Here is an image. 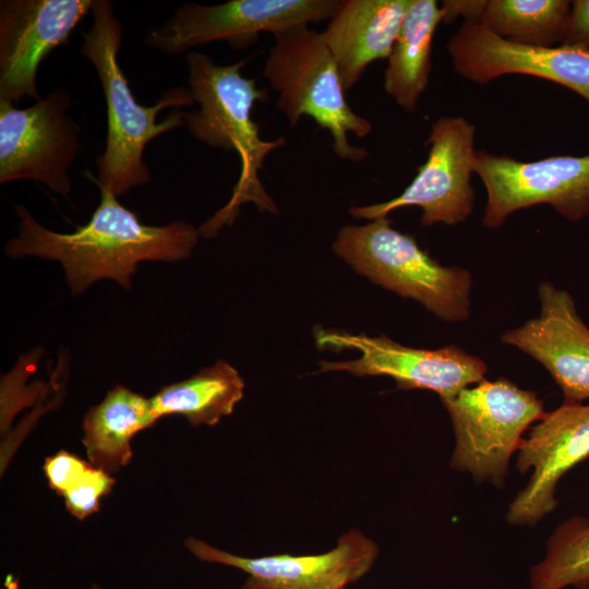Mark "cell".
I'll return each instance as SVG.
<instances>
[{
  "instance_id": "30bf717a",
  "label": "cell",
  "mask_w": 589,
  "mask_h": 589,
  "mask_svg": "<svg viewBox=\"0 0 589 589\" xmlns=\"http://www.w3.org/2000/svg\"><path fill=\"white\" fill-rule=\"evenodd\" d=\"M473 172L486 190L482 223L488 228H497L513 213L538 204H549L570 221L589 215V154L520 161L477 151Z\"/></svg>"
},
{
  "instance_id": "6da1fadb",
  "label": "cell",
  "mask_w": 589,
  "mask_h": 589,
  "mask_svg": "<svg viewBox=\"0 0 589 589\" xmlns=\"http://www.w3.org/2000/svg\"><path fill=\"white\" fill-rule=\"evenodd\" d=\"M98 187L100 203L89 221L70 233L46 229L17 205L19 235L7 243V255L60 262L73 294L104 278L129 289L140 262H176L191 255L200 235L194 226L182 220L145 225L111 191Z\"/></svg>"
},
{
  "instance_id": "ba28073f",
  "label": "cell",
  "mask_w": 589,
  "mask_h": 589,
  "mask_svg": "<svg viewBox=\"0 0 589 589\" xmlns=\"http://www.w3.org/2000/svg\"><path fill=\"white\" fill-rule=\"evenodd\" d=\"M320 349H356L360 357L349 361H321V372L345 371L356 376H389L400 389H428L441 400L485 380L486 363L449 345L438 349H416L381 335L370 337L338 329H314Z\"/></svg>"
},
{
  "instance_id": "9c48e42d",
  "label": "cell",
  "mask_w": 589,
  "mask_h": 589,
  "mask_svg": "<svg viewBox=\"0 0 589 589\" xmlns=\"http://www.w3.org/2000/svg\"><path fill=\"white\" fill-rule=\"evenodd\" d=\"M474 135V124L464 117L438 118L425 142L430 147L428 158L404 192L384 203L352 206L349 213L356 218L373 220L401 207L418 206L422 209L423 227L464 223L474 203L471 185L477 153Z\"/></svg>"
},
{
  "instance_id": "2e32d148",
  "label": "cell",
  "mask_w": 589,
  "mask_h": 589,
  "mask_svg": "<svg viewBox=\"0 0 589 589\" xmlns=\"http://www.w3.org/2000/svg\"><path fill=\"white\" fill-rule=\"evenodd\" d=\"M540 315L508 329L501 340L540 362L560 386L564 401L589 400V327L566 290L538 286Z\"/></svg>"
},
{
  "instance_id": "52a82bcc",
  "label": "cell",
  "mask_w": 589,
  "mask_h": 589,
  "mask_svg": "<svg viewBox=\"0 0 589 589\" xmlns=\"http://www.w3.org/2000/svg\"><path fill=\"white\" fill-rule=\"evenodd\" d=\"M340 0H229L207 5L185 3L160 27L146 32L145 43L167 55L191 51L213 41L243 50L261 33L284 31L329 20Z\"/></svg>"
},
{
  "instance_id": "5bb4252c",
  "label": "cell",
  "mask_w": 589,
  "mask_h": 589,
  "mask_svg": "<svg viewBox=\"0 0 589 589\" xmlns=\"http://www.w3.org/2000/svg\"><path fill=\"white\" fill-rule=\"evenodd\" d=\"M185 546L199 560L248 574L242 589H344L374 565L377 544L362 532L344 533L328 552L313 555L276 554L243 557L188 538Z\"/></svg>"
},
{
  "instance_id": "7c38bea8",
  "label": "cell",
  "mask_w": 589,
  "mask_h": 589,
  "mask_svg": "<svg viewBox=\"0 0 589 589\" xmlns=\"http://www.w3.org/2000/svg\"><path fill=\"white\" fill-rule=\"evenodd\" d=\"M589 457V402H563L530 428L517 452L516 468L532 474L509 503L505 519L534 526L557 507L556 486L573 467Z\"/></svg>"
},
{
  "instance_id": "4fadbf2b",
  "label": "cell",
  "mask_w": 589,
  "mask_h": 589,
  "mask_svg": "<svg viewBox=\"0 0 589 589\" xmlns=\"http://www.w3.org/2000/svg\"><path fill=\"white\" fill-rule=\"evenodd\" d=\"M92 5L93 0L0 1V101L41 98L39 64L68 41Z\"/></svg>"
},
{
  "instance_id": "ac0fdd59",
  "label": "cell",
  "mask_w": 589,
  "mask_h": 589,
  "mask_svg": "<svg viewBox=\"0 0 589 589\" xmlns=\"http://www.w3.org/2000/svg\"><path fill=\"white\" fill-rule=\"evenodd\" d=\"M157 419L151 399L116 385L84 416L82 442L89 462L108 473L127 466L132 458L131 438Z\"/></svg>"
},
{
  "instance_id": "277c9868",
  "label": "cell",
  "mask_w": 589,
  "mask_h": 589,
  "mask_svg": "<svg viewBox=\"0 0 589 589\" xmlns=\"http://www.w3.org/2000/svg\"><path fill=\"white\" fill-rule=\"evenodd\" d=\"M263 75L278 94L276 107L296 127L303 116L329 132L333 151L352 163L369 152L351 144L348 134L366 136L372 124L348 105L338 64L323 32L297 26L274 35Z\"/></svg>"
},
{
  "instance_id": "484cf974",
  "label": "cell",
  "mask_w": 589,
  "mask_h": 589,
  "mask_svg": "<svg viewBox=\"0 0 589 589\" xmlns=\"http://www.w3.org/2000/svg\"><path fill=\"white\" fill-rule=\"evenodd\" d=\"M486 3V0L443 1L441 5V11L443 14L442 22L449 24L458 16L462 15L466 21L477 23L484 11Z\"/></svg>"
},
{
  "instance_id": "5b68a950",
  "label": "cell",
  "mask_w": 589,
  "mask_h": 589,
  "mask_svg": "<svg viewBox=\"0 0 589 589\" xmlns=\"http://www.w3.org/2000/svg\"><path fill=\"white\" fill-rule=\"evenodd\" d=\"M334 252L373 283L420 302L438 318L459 323L470 315L472 277L468 269L443 266L416 240L385 218L344 226Z\"/></svg>"
},
{
  "instance_id": "4316f807",
  "label": "cell",
  "mask_w": 589,
  "mask_h": 589,
  "mask_svg": "<svg viewBox=\"0 0 589 589\" xmlns=\"http://www.w3.org/2000/svg\"><path fill=\"white\" fill-rule=\"evenodd\" d=\"M91 589H100L96 584L92 585Z\"/></svg>"
},
{
  "instance_id": "cb8c5ba5",
  "label": "cell",
  "mask_w": 589,
  "mask_h": 589,
  "mask_svg": "<svg viewBox=\"0 0 589 589\" xmlns=\"http://www.w3.org/2000/svg\"><path fill=\"white\" fill-rule=\"evenodd\" d=\"M89 465L91 462L84 461L67 450H60L46 459L44 470L49 486L62 496Z\"/></svg>"
},
{
  "instance_id": "d4e9b609",
  "label": "cell",
  "mask_w": 589,
  "mask_h": 589,
  "mask_svg": "<svg viewBox=\"0 0 589 589\" xmlns=\"http://www.w3.org/2000/svg\"><path fill=\"white\" fill-rule=\"evenodd\" d=\"M560 46L589 52V0H575Z\"/></svg>"
},
{
  "instance_id": "7402d4cb",
  "label": "cell",
  "mask_w": 589,
  "mask_h": 589,
  "mask_svg": "<svg viewBox=\"0 0 589 589\" xmlns=\"http://www.w3.org/2000/svg\"><path fill=\"white\" fill-rule=\"evenodd\" d=\"M529 589L589 588V518L561 522L546 541L543 558L529 572Z\"/></svg>"
},
{
  "instance_id": "e0dca14e",
  "label": "cell",
  "mask_w": 589,
  "mask_h": 589,
  "mask_svg": "<svg viewBox=\"0 0 589 589\" xmlns=\"http://www.w3.org/2000/svg\"><path fill=\"white\" fill-rule=\"evenodd\" d=\"M410 0H340L323 32L345 91L370 63L388 59Z\"/></svg>"
},
{
  "instance_id": "9a60e30c",
  "label": "cell",
  "mask_w": 589,
  "mask_h": 589,
  "mask_svg": "<svg viewBox=\"0 0 589 589\" xmlns=\"http://www.w3.org/2000/svg\"><path fill=\"white\" fill-rule=\"evenodd\" d=\"M446 50L455 72L476 84L508 74L530 75L563 85L589 103L587 51L515 44L469 21L449 38Z\"/></svg>"
},
{
  "instance_id": "d6986e66",
  "label": "cell",
  "mask_w": 589,
  "mask_h": 589,
  "mask_svg": "<svg viewBox=\"0 0 589 589\" xmlns=\"http://www.w3.org/2000/svg\"><path fill=\"white\" fill-rule=\"evenodd\" d=\"M441 7L434 0H410L402 25L388 57L384 88L408 112L417 109L429 85L432 40L442 22Z\"/></svg>"
},
{
  "instance_id": "3957f363",
  "label": "cell",
  "mask_w": 589,
  "mask_h": 589,
  "mask_svg": "<svg viewBox=\"0 0 589 589\" xmlns=\"http://www.w3.org/2000/svg\"><path fill=\"white\" fill-rule=\"evenodd\" d=\"M93 24L82 33L80 52L95 67L107 106L106 147L96 158L98 177L87 173L97 185L117 197L152 180L143 153L149 141L185 124L179 108L195 101L188 87L165 92L153 106L137 104L118 62L123 33L110 0H93Z\"/></svg>"
},
{
  "instance_id": "8fae6325",
  "label": "cell",
  "mask_w": 589,
  "mask_h": 589,
  "mask_svg": "<svg viewBox=\"0 0 589 589\" xmlns=\"http://www.w3.org/2000/svg\"><path fill=\"white\" fill-rule=\"evenodd\" d=\"M70 105L61 87L24 109L0 101V183L29 179L69 195L68 170L81 148L79 128L67 113Z\"/></svg>"
},
{
  "instance_id": "44dd1931",
  "label": "cell",
  "mask_w": 589,
  "mask_h": 589,
  "mask_svg": "<svg viewBox=\"0 0 589 589\" xmlns=\"http://www.w3.org/2000/svg\"><path fill=\"white\" fill-rule=\"evenodd\" d=\"M570 3L567 0H488L477 23L515 44L553 47L561 45Z\"/></svg>"
},
{
  "instance_id": "ffe728a7",
  "label": "cell",
  "mask_w": 589,
  "mask_h": 589,
  "mask_svg": "<svg viewBox=\"0 0 589 589\" xmlns=\"http://www.w3.org/2000/svg\"><path fill=\"white\" fill-rule=\"evenodd\" d=\"M243 388L238 371L220 360L187 380L164 386L151 401L158 418L182 414L193 426L215 425L233 412Z\"/></svg>"
},
{
  "instance_id": "8992f818",
  "label": "cell",
  "mask_w": 589,
  "mask_h": 589,
  "mask_svg": "<svg viewBox=\"0 0 589 589\" xmlns=\"http://www.w3.org/2000/svg\"><path fill=\"white\" fill-rule=\"evenodd\" d=\"M442 404L455 434L450 468L502 489L522 434L545 413L543 401L536 392L500 377L464 388Z\"/></svg>"
},
{
  "instance_id": "603a6c76",
  "label": "cell",
  "mask_w": 589,
  "mask_h": 589,
  "mask_svg": "<svg viewBox=\"0 0 589 589\" xmlns=\"http://www.w3.org/2000/svg\"><path fill=\"white\" fill-rule=\"evenodd\" d=\"M113 484L110 473L91 464L62 495L68 512L79 519L98 512L100 500L111 492Z\"/></svg>"
},
{
  "instance_id": "7a4b0ae2",
  "label": "cell",
  "mask_w": 589,
  "mask_h": 589,
  "mask_svg": "<svg viewBox=\"0 0 589 589\" xmlns=\"http://www.w3.org/2000/svg\"><path fill=\"white\" fill-rule=\"evenodd\" d=\"M185 62L189 89L200 105L197 111L185 112L188 131L211 147L235 151L241 164L230 200L199 228L200 235L216 236L223 227L233 224L241 206L249 202L261 212L277 215V205L265 191L259 173L265 158L283 147L286 139L263 140L252 118L254 104L265 101L268 94L257 88L255 79L242 75L247 59L217 64L211 56L191 50Z\"/></svg>"
}]
</instances>
